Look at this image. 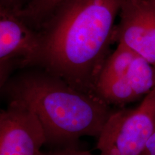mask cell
<instances>
[{"instance_id":"obj_1","label":"cell","mask_w":155,"mask_h":155,"mask_svg":"<svg viewBox=\"0 0 155 155\" xmlns=\"http://www.w3.org/2000/svg\"><path fill=\"white\" fill-rule=\"evenodd\" d=\"M123 0H67L42 35L36 66L81 91L94 94L97 78L114 41ZM54 12V13H55ZM53 13V14H54Z\"/></svg>"},{"instance_id":"obj_2","label":"cell","mask_w":155,"mask_h":155,"mask_svg":"<svg viewBox=\"0 0 155 155\" xmlns=\"http://www.w3.org/2000/svg\"><path fill=\"white\" fill-rule=\"evenodd\" d=\"M1 88L7 101L17 100L32 108L47 144L59 148L77 147L85 136L98 138L114 111L96 95L81 91L42 69L20 73Z\"/></svg>"},{"instance_id":"obj_3","label":"cell","mask_w":155,"mask_h":155,"mask_svg":"<svg viewBox=\"0 0 155 155\" xmlns=\"http://www.w3.org/2000/svg\"><path fill=\"white\" fill-rule=\"evenodd\" d=\"M155 129V88L134 108L114 110L98 137L100 155H141Z\"/></svg>"},{"instance_id":"obj_4","label":"cell","mask_w":155,"mask_h":155,"mask_svg":"<svg viewBox=\"0 0 155 155\" xmlns=\"http://www.w3.org/2000/svg\"><path fill=\"white\" fill-rule=\"evenodd\" d=\"M42 45V34L32 30L15 13L0 9L1 88L15 68L36 66Z\"/></svg>"},{"instance_id":"obj_5","label":"cell","mask_w":155,"mask_h":155,"mask_svg":"<svg viewBox=\"0 0 155 155\" xmlns=\"http://www.w3.org/2000/svg\"><path fill=\"white\" fill-rule=\"evenodd\" d=\"M7 102L0 111V155H45L47 137L38 116L22 101Z\"/></svg>"},{"instance_id":"obj_6","label":"cell","mask_w":155,"mask_h":155,"mask_svg":"<svg viewBox=\"0 0 155 155\" xmlns=\"http://www.w3.org/2000/svg\"><path fill=\"white\" fill-rule=\"evenodd\" d=\"M119 17L114 41L155 67V2L123 0Z\"/></svg>"},{"instance_id":"obj_7","label":"cell","mask_w":155,"mask_h":155,"mask_svg":"<svg viewBox=\"0 0 155 155\" xmlns=\"http://www.w3.org/2000/svg\"><path fill=\"white\" fill-rule=\"evenodd\" d=\"M135 53L122 45L110 54L97 78L94 94L108 105L124 107L137 101L131 88L129 68Z\"/></svg>"},{"instance_id":"obj_8","label":"cell","mask_w":155,"mask_h":155,"mask_svg":"<svg viewBox=\"0 0 155 155\" xmlns=\"http://www.w3.org/2000/svg\"><path fill=\"white\" fill-rule=\"evenodd\" d=\"M45 155H94L88 151H83L77 147H65L59 148L52 152L45 153Z\"/></svg>"},{"instance_id":"obj_9","label":"cell","mask_w":155,"mask_h":155,"mask_svg":"<svg viewBox=\"0 0 155 155\" xmlns=\"http://www.w3.org/2000/svg\"><path fill=\"white\" fill-rule=\"evenodd\" d=\"M25 0H0L1 10H7L17 14L22 8Z\"/></svg>"},{"instance_id":"obj_10","label":"cell","mask_w":155,"mask_h":155,"mask_svg":"<svg viewBox=\"0 0 155 155\" xmlns=\"http://www.w3.org/2000/svg\"><path fill=\"white\" fill-rule=\"evenodd\" d=\"M141 155H155V129Z\"/></svg>"},{"instance_id":"obj_11","label":"cell","mask_w":155,"mask_h":155,"mask_svg":"<svg viewBox=\"0 0 155 155\" xmlns=\"http://www.w3.org/2000/svg\"><path fill=\"white\" fill-rule=\"evenodd\" d=\"M152 1H153V2H155V0H152Z\"/></svg>"}]
</instances>
